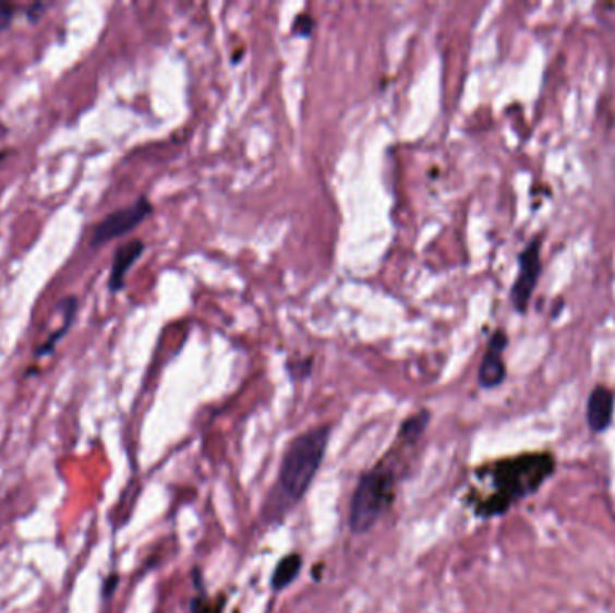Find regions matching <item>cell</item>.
I'll return each instance as SVG.
<instances>
[{"label": "cell", "instance_id": "6da1fadb", "mask_svg": "<svg viewBox=\"0 0 615 613\" xmlns=\"http://www.w3.org/2000/svg\"><path fill=\"white\" fill-rule=\"evenodd\" d=\"M556 455L548 450L523 452L482 466L478 479L484 491L473 496L481 518H495L533 496L556 473Z\"/></svg>", "mask_w": 615, "mask_h": 613}, {"label": "cell", "instance_id": "7a4b0ae2", "mask_svg": "<svg viewBox=\"0 0 615 613\" xmlns=\"http://www.w3.org/2000/svg\"><path fill=\"white\" fill-rule=\"evenodd\" d=\"M329 432V426H317L290 443L279 468L276 490L268 507L270 512L279 515L303 498L323 462L328 448Z\"/></svg>", "mask_w": 615, "mask_h": 613}, {"label": "cell", "instance_id": "3957f363", "mask_svg": "<svg viewBox=\"0 0 615 613\" xmlns=\"http://www.w3.org/2000/svg\"><path fill=\"white\" fill-rule=\"evenodd\" d=\"M393 476L390 471L375 468L360 479L349 507V527L354 532H367L384 515L393 501Z\"/></svg>", "mask_w": 615, "mask_h": 613}, {"label": "cell", "instance_id": "277c9868", "mask_svg": "<svg viewBox=\"0 0 615 613\" xmlns=\"http://www.w3.org/2000/svg\"><path fill=\"white\" fill-rule=\"evenodd\" d=\"M540 252H542V236H536L529 241L528 247L517 257L518 274L512 281L509 299H511L512 308L520 315L528 313L529 304L533 301L534 290L544 271Z\"/></svg>", "mask_w": 615, "mask_h": 613}, {"label": "cell", "instance_id": "5b68a950", "mask_svg": "<svg viewBox=\"0 0 615 613\" xmlns=\"http://www.w3.org/2000/svg\"><path fill=\"white\" fill-rule=\"evenodd\" d=\"M154 213V205L146 196L135 200L134 204L113 211L105 216L98 226L94 227L91 236V247L107 245L108 241L118 240L137 229L149 215Z\"/></svg>", "mask_w": 615, "mask_h": 613}, {"label": "cell", "instance_id": "8992f818", "mask_svg": "<svg viewBox=\"0 0 615 613\" xmlns=\"http://www.w3.org/2000/svg\"><path fill=\"white\" fill-rule=\"evenodd\" d=\"M508 333L504 329L492 333V337L487 340L486 351L482 354L481 365H479L478 378L482 388L490 390L506 382L508 368L504 362V351L508 349Z\"/></svg>", "mask_w": 615, "mask_h": 613}, {"label": "cell", "instance_id": "52a82bcc", "mask_svg": "<svg viewBox=\"0 0 615 613\" xmlns=\"http://www.w3.org/2000/svg\"><path fill=\"white\" fill-rule=\"evenodd\" d=\"M615 412V393L606 385H595L587 399V424L594 434H603L611 429Z\"/></svg>", "mask_w": 615, "mask_h": 613}, {"label": "cell", "instance_id": "ba28073f", "mask_svg": "<svg viewBox=\"0 0 615 613\" xmlns=\"http://www.w3.org/2000/svg\"><path fill=\"white\" fill-rule=\"evenodd\" d=\"M144 251H146V245L141 240L129 241L116 249L110 277H108V290L112 293L124 290L130 268L137 263L138 257L143 256Z\"/></svg>", "mask_w": 615, "mask_h": 613}, {"label": "cell", "instance_id": "9c48e42d", "mask_svg": "<svg viewBox=\"0 0 615 613\" xmlns=\"http://www.w3.org/2000/svg\"><path fill=\"white\" fill-rule=\"evenodd\" d=\"M58 312L63 313L62 327H60L58 332L52 333L51 337L47 338L46 342L41 344L38 351H36V357H47V354H51L55 348H57V344L68 335L69 329H71L72 324H74V318H76V297H65V299L58 304Z\"/></svg>", "mask_w": 615, "mask_h": 613}, {"label": "cell", "instance_id": "30bf717a", "mask_svg": "<svg viewBox=\"0 0 615 613\" xmlns=\"http://www.w3.org/2000/svg\"><path fill=\"white\" fill-rule=\"evenodd\" d=\"M301 565H303V560L298 554L282 557L279 565H277L276 573H274L273 587L276 590H282V588L288 587L293 579L298 578V574L301 573Z\"/></svg>", "mask_w": 615, "mask_h": 613}, {"label": "cell", "instance_id": "8fae6325", "mask_svg": "<svg viewBox=\"0 0 615 613\" xmlns=\"http://www.w3.org/2000/svg\"><path fill=\"white\" fill-rule=\"evenodd\" d=\"M431 420V412L429 410H421L418 414L412 416L401 426V435H406L407 440H415L421 432L425 430L426 424Z\"/></svg>", "mask_w": 615, "mask_h": 613}, {"label": "cell", "instance_id": "7c38bea8", "mask_svg": "<svg viewBox=\"0 0 615 613\" xmlns=\"http://www.w3.org/2000/svg\"><path fill=\"white\" fill-rule=\"evenodd\" d=\"M315 26H317V21L310 13H304L303 11L293 21L292 35L298 36V38H310L313 32H315Z\"/></svg>", "mask_w": 615, "mask_h": 613}, {"label": "cell", "instance_id": "4fadbf2b", "mask_svg": "<svg viewBox=\"0 0 615 613\" xmlns=\"http://www.w3.org/2000/svg\"><path fill=\"white\" fill-rule=\"evenodd\" d=\"M15 5L0 2V32H4L11 26V22L15 19Z\"/></svg>", "mask_w": 615, "mask_h": 613}]
</instances>
